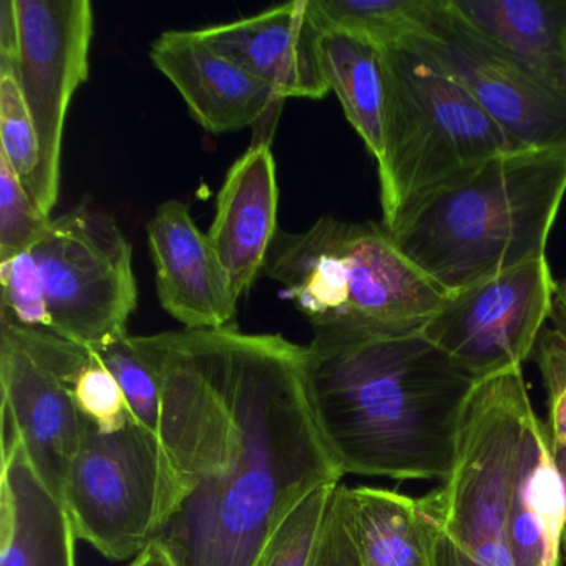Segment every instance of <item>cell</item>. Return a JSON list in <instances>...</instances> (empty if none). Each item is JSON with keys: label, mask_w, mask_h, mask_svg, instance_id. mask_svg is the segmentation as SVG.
<instances>
[{"label": "cell", "mask_w": 566, "mask_h": 566, "mask_svg": "<svg viewBox=\"0 0 566 566\" xmlns=\"http://www.w3.org/2000/svg\"><path fill=\"white\" fill-rule=\"evenodd\" d=\"M406 48L459 84L516 147L566 145V101L472 31L449 0H437L429 24Z\"/></svg>", "instance_id": "11"}, {"label": "cell", "mask_w": 566, "mask_h": 566, "mask_svg": "<svg viewBox=\"0 0 566 566\" xmlns=\"http://www.w3.org/2000/svg\"><path fill=\"white\" fill-rule=\"evenodd\" d=\"M324 31L313 2L294 0L253 18L198 29V34L281 98L319 101L331 92L321 49Z\"/></svg>", "instance_id": "12"}, {"label": "cell", "mask_w": 566, "mask_h": 566, "mask_svg": "<svg viewBox=\"0 0 566 566\" xmlns=\"http://www.w3.org/2000/svg\"><path fill=\"white\" fill-rule=\"evenodd\" d=\"M151 546V559L150 563H148V566H174L171 565L170 559L165 556V553L161 552L160 548H158L157 545H154V543H150Z\"/></svg>", "instance_id": "33"}, {"label": "cell", "mask_w": 566, "mask_h": 566, "mask_svg": "<svg viewBox=\"0 0 566 566\" xmlns=\"http://www.w3.org/2000/svg\"><path fill=\"white\" fill-rule=\"evenodd\" d=\"M19 19L15 0L0 2V62L18 65Z\"/></svg>", "instance_id": "31"}, {"label": "cell", "mask_w": 566, "mask_h": 566, "mask_svg": "<svg viewBox=\"0 0 566 566\" xmlns=\"http://www.w3.org/2000/svg\"><path fill=\"white\" fill-rule=\"evenodd\" d=\"M493 48L566 101V0H449Z\"/></svg>", "instance_id": "19"}, {"label": "cell", "mask_w": 566, "mask_h": 566, "mask_svg": "<svg viewBox=\"0 0 566 566\" xmlns=\"http://www.w3.org/2000/svg\"><path fill=\"white\" fill-rule=\"evenodd\" d=\"M72 392L82 417L102 432H114L134 420L117 379L95 354L72 384Z\"/></svg>", "instance_id": "28"}, {"label": "cell", "mask_w": 566, "mask_h": 566, "mask_svg": "<svg viewBox=\"0 0 566 566\" xmlns=\"http://www.w3.org/2000/svg\"><path fill=\"white\" fill-rule=\"evenodd\" d=\"M0 154L8 158L32 197L41 167V147L22 94L18 65L8 62H0Z\"/></svg>", "instance_id": "23"}, {"label": "cell", "mask_w": 566, "mask_h": 566, "mask_svg": "<svg viewBox=\"0 0 566 566\" xmlns=\"http://www.w3.org/2000/svg\"><path fill=\"white\" fill-rule=\"evenodd\" d=\"M2 426L11 427L45 485L64 502L85 419L72 387L0 334Z\"/></svg>", "instance_id": "13"}, {"label": "cell", "mask_w": 566, "mask_h": 566, "mask_svg": "<svg viewBox=\"0 0 566 566\" xmlns=\"http://www.w3.org/2000/svg\"><path fill=\"white\" fill-rule=\"evenodd\" d=\"M324 29L346 32L379 49L402 48L422 34L437 0H311Z\"/></svg>", "instance_id": "22"}, {"label": "cell", "mask_w": 566, "mask_h": 566, "mask_svg": "<svg viewBox=\"0 0 566 566\" xmlns=\"http://www.w3.org/2000/svg\"><path fill=\"white\" fill-rule=\"evenodd\" d=\"M337 486L331 499L316 555L311 566H360L353 539L344 523L343 512H340Z\"/></svg>", "instance_id": "30"}, {"label": "cell", "mask_w": 566, "mask_h": 566, "mask_svg": "<svg viewBox=\"0 0 566 566\" xmlns=\"http://www.w3.org/2000/svg\"><path fill=\"white\" fill-rule=\"evenodd\" d=\"M555 449L556 463H558L559 472H562L563 483H565V492H566V450ZM563 558L566 559V516H565V528H563Z\"/></svg>", "instance_id": "32"}, {"label": "cell", "mask_w": 566, "mask_h": 566, "mask_svg": "<svg viewBox=\"0 0 566 566\" xmlns=\"http://www.w3.org/2000/svg\"><path fill=\"white\" fill-rule=\"evenodd\" d=\"M337 485L317 490L287 516L268 545L260 566L313 565L327 509Z\"/></svg>", "instance_id": "27"}, {"label": "cell", "mask_w": 566, "mask_h": 566, "mask_svg": "<svg viewBox=\"0 0 566 566\" xmlns=\"http://www.w3.org/2000/svg\"><path fill=\"white\" fill-rule=\"evenodd\" d=\"M31 251L51 333L88 349L127 333L138 300L134 250L111 214L74 208L54 218Z\"/></svg>", "instance_id": "7"}, {"label": "cell", "mask_w": 566, "mask_h": 566, "mask_svg": "<svg viewBox=\"0 0 566 566\" xmlns=\"http://www.w3.org/2000/svg\"><path fill=\"white\" fill-rule=\"evenodd\" d=\"M135 343L161 389L167 480L151 543L174 566H260L287 516L344 476L311 413L304 347L233 326Z\"/></svg>", "instance_id": "1"}, {"label": "cell", "mask_w": 566, "mask_h": 566, "mask_svg": "<svg viewBox=\"0 0 566 566\" xmlns=\"http://www.w3.org/2000/svg\"><path fill=\"white\" fill-rule=\"evenodd\" d=\"M8 158L0 154V261L31 250L51 224Z\"/></svg>", "instance_id": "25"}, {"label": "cell", "mask_w": 566, "mask_h": 566, "mask_svg": "<svg viewBox=\"0 0 566 566\" xmlns=\"http://www.w3.org/2000/svg\"><path fill=\"white\" fill-rule=\"evenodd\" d=\"M479 382L422 333L327 327L304 347L311 413L343 475L446 482Z\"/></svg>", "instance_id": "2"}, {"label": "cell", "mask_w": 566, "mask_h": 566, "mask_svg": "<svg viewBox=\"0 0 566 566\" xmlns=\"http://www.w3.org/2000/svg\"><path fill=\"white\" fill-rule=\"evenodd\" d=\"M386 67V145L377 164L387 233L437 191L492 158L522 150L479 104L412 49H380Z\"/></svg>", "instance_id": "5"}, {"label": "cell", "mask_w": 566, "mask_h": 566, "mask_svg": "<svg viewBox=\"0 0 566 566\" xmlns=\"http://www.w3.org/2000/svg\"><path fill=\"white\" fill-rule=\"evenodd\" d=\"M566 195V145L499 155L389 234L443 293L545 256Z\"/></svg>", "instance_id": "3"}, {"label": "cell", "mask_w": 566, "mask_h": 566, "mask_svg": "<svg viewBox=\"0 0 566 566\" xmlns=\"http://www.w3.org/2000/svg\"><path fill=\"white\" fill-rule=\"evenodd\" d=\"M532 410L523 367L476 384L452 473L423 495L436 520V566H515L510 495L520 436Z\"/></svg>", "instance_id": "6"}, {"label": "cell", "mask_w": 566, "mask_h": 566, "mask_svg": "<svg viewBox=\"0 0 566 566\" xmlns=\"http://www.w3.org/2000/svg\"><path fill=\"white\" fill-rule=\"evenodd\" d=\"M533 354L545 386L549 437L556 449L566 450V333L545 327Z\"/></svg>", "instance_id": "29"}, {"label": "cell", "mask_w": 566, "mask_h": 566, "mask_svg": "<svg viewBox=\"0 0 566 566\" xmlns=\"http://www.w3.org/2000/svg\"><path fill=\"white\" fill-rule=\"evenodd\" d=\"M150 559H151V546L148 545L147 548H145L144 552L140 553V555L135 556V558L132 559V563L128 566H148V563H150Z\"/></svg>", "instance_id": "34"}, {"label": "cell", "mask_w": 566, "mask_h": 566, "mask_svg": "<svg viewBox=\"0 0 566 566\" xmlns=\"http://www.w3.org/2000/svg\"><path fill=\"white\" fill-rule=\"evenodd\" d=\"M563 331H565V333H566V314H565V319H563Z\"/></svg>", "instance_id": "35"}, {"label": "cell", "mask_w": 566, "mask_h": 566, "mask_svg": "<svg viewBox=\"0 0 566 566\" xmlns=\"http://www.w3.org/2000/svg\"><path fill=\"white\" fill-rule=\"evenodd\" d=\"M67 506L45 485L11 427L2 426L0 566H77Z\"/></svg>", "instance_id": "17"}, {"label": "cell", "mask_w": 566, "mask_h": 566, "mask_svg": "<svg viewBox=\"0 0 566 566\" xmlns=\"http://www.w3.org/2000/svg\"><path fill=\"white\" fill-rule=\"evenodd\" d=\"M360 566H436V520L426 499L379 486H337Z\"/></svg>", "instance_id": "20"}, {"label": "cell", "mask_w": 566, "mask_h": 566, "mask_svg": "<svg viewBox=\"0 0 566 566\" xmlns=\"http://www.w3.org/2000/svg\"><path fill=\"white\" fill-rule=\"evenodd\" d=\"M566 492L548 427L535 409L523 423L513 470L509 539L515 566H563Z\"/></svg>", "instance_id": "18"}, {"label": "cell", "mask_w": 566, "mask_h": 566, "mask_svg": "<svg viewBox=\"0 0 566 566\" xmlns=\"http://www.w3.org/2000/svg\"><path fill=\"white\" fill-rule=\"evenodd\" d=\"M147 233L161 307L185 329L230 326L238 303L208 234L198 230L187 205L178 200L161 203Z\"/></svg>", "instance_id": "15"}, {"label": "cell", "mask_w": 566, "mask_h": 566, "mask_svg": "<svg viewBox=\"0 0 566 566\" xmlns=\"http://www.w3.org/2000/svg\"><path fill=\"white\" fill-rule=\"evenodd\" d=\"M150 59L211 134L253 127L283 105L273 88L211 48L198 31L164 32L151 44Z\"/></svg>", "instance_id": "14"}, {"label": "cell", "mask_w": 566, "mask_h": 566, "mask_svg": "<svg viewBox=\"0 0 566 566\" xmlns=\"http://www.w3.org/2000/svg\"><path fill=\"white\" fill-rule=\"evenodd\" d=\"M15 9L19 82L41 147L32 200L51 217L61 188L69 105L88 77L94 8L88 0H15Z\"/></svg>", "instance_id": "10"}, {"label": "cell", "mask_w": 566, "mask_h": 566, "mask_svg": "<svg viewBox=\"0 0 566 566\" xmlns=\"http://www.w3.org/2000/svg\"><path fill=\"white\" fill-rule=\"evenodd\" d=\"M323 64L327 84L337 95L347 120L380 164L386 145V67L382 51L346 32L326 29Z\"/></svg>", "instance_id": "21"}, {"label": "cell", "mask_w": 566, "mask_h": 566, "mask_svg": "<svg viewBox=\"0 0 566 566\" xmlns=\"http://www.w3.org/2000/svg\"><path fill=\"white\" fill-rule=\"evenodd\" d=\"M276 164L270 142L251 145L228 171L208 240L231 297L240 303L264 270L277 234Z\"/></svg>", "instance_id": "16"}, {"label": "cell", "mask_w": 566, "mask_h": 566, "mask_svg": "<svg viewBox=\"0 0 566 566\" xmlns=\"http://www.w3.org/2000/svg\"><path fill=\"white\" fill-rule=\"evenodd\" d=\"M165 480L158 433L135 419L114 432L85 420L64 490L77 538L114 562L140 555L157 528Z\"/></svg>", "instance_id": "8"}, {"label": "cell", "mask_w": 566, "mask_h": 566, "mask_svg": "<svg viewBox=\"0 0 566 566\" xmlns=\"http://www.w3.org/2000/svg\"><path fill=\"white\" fill-rule=\"evenodd\" d=\"M92 350L114 374L134 419L151 432L158 433L161 409L160 380L150 360L135 343V336L124 333Z\"/></svg>", "instance_id": "24"}, {"label": "cell", "mask_w": 566, "mask_h": 566, "mask_svg": "<svg viewBox=\"0 0 566 566\" xmlns=\"http://www.w3.org/2000/svg\"><path fill=\"white\" fill-rule=\"evenodd\" d=\"M264 271L283 284L313 329L422 333L446 300L382 224L323 217L274 238Z\"/></svg>", "instance_id": "4"}, {"label": "cell", "mask_w": 566, "mask_h": 566, "mask_svg": "<svg viewBox=\"0 0 566 566\" xmlns=\"http://www.w3.org/2000/svg\"><path fill=\"white\" fill-rule=\"evenodd\" d=\"M0 323L49 331L44 283L31 250L0 261Z\"/></svg>", "instance_id": "26"}, {"label": "cell", "mask_w": 566, "mask_h": 566, "mask_svg": "<svg viewBox=\"0 0 566 566\" xmlns=\"http://www.w3.org/2000/svg\"><path fill=\"white\" fill-rule=\"evenodd\" d=\"M556 281L546 256L449 293L422 334L482 380L523 367L552 317Z\"/></svg>", "instance_id": "9"}]
</instances>
